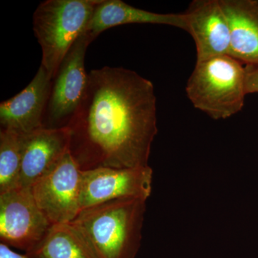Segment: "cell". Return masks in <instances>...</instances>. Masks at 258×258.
Instances as JSON below:
<instances>
[{"label": "cell", "mask_w": 258, "mask_h": 258, "mask_svg": "<svg viewBox=\"0 0 258 258\" xmlns=\"http://www.w3.org/2000/svg\"><path fill=\"white\" fill-rule=\"evenodd\" d=\"M67 127L69 152L82 171L149 166L158 133L154 84L123 68L92 70Z\"/></svg>", "instance_id": "1"}, {"label": "cell", "mask_w": 258, "mask_h": 258, "mask_svg": "<svg viewBox=\"0 0 258 258\" xmlns=\"http://www.w3.org/2000/svg\"><path fill=\"white\" fill-rule=\"evenodd\" d=\"M147 200L125 198L83 210L71 222L99 258H135L142 238Z\"/></svg>", "instance_id": "2"}, {"label": "cell", "mask_w": 258, "mask_h": 258, "mask_svg": "<svg viewBox=\"0 0 258 258\" xmlns=\"http://www.w3.org/2000/svg\"><path fill=\"white\" fill-rule=\"evenodd\" d=\"M186 93L195 108L213 119L230 118L244 106V66L230 55L197 62Z\"/></svg>", "instance_id": "3"}, {"label": "cell", "mask_w": 258, "mask_h": 258, "mask_svg": "<svg viewBox=\"0 0 258 258\" xmlns=\"http://www.w3.org/2000/svg\"><path fill=\"white\" fill-rule=\"evenodd\" d=\"M100 0H46L33 15V30L42 50L41 66L55 79L61 62L86 31Z\"/></svg>", "instance_id": "4"}, {"label": "cell", "mask_w": 258, "mask_h": 258, "mask_svg": "<svg viewBox=\"0 0 258 258\" xmlns=\"http://www.w3.org/2000/svg\"><path fill=\"white\" fill-rule=\"evenodd\" d=\"M92 42L86 31L79 37L61 62L52 81L43 127H67L81 106L88 86L85 57Z\"/></svg>", "instance_id": "5"}, {"label": "cell", "mask_w": 258, "mask_h": 258, "mask_svg": "<svg viewBox=\"0 0 258 258\" xmlns=\"http://www.w3.org/2000/svg\"><path fill=\"white\" fill-rule=\"evenodd\" d=\"M52 224L37 206L31 188H15L0 194V240L26 251L41 242Z\"/></svg>", "instance_id": "6"}, {"label": "cell", "mask_w": 258, "mask_h": 258, "mask_svg": "<svg viewBox=\"0 0 258 258\" xmlns=\"http://www.w3.org/2000/svg\"><path fill=\"white\" fill-rule=\"evenodd\" d=\"M82 172L69 151L31 186L37 206L52 224L71 223L81 212Z\"/></svg>", "instance_id": "7"}, {"label": "cell", "mask_w": 258, "mask_h": 258, "mask_svg": "<svg viewBox=\"0 0 258 258\" xmlns=\"http://www.w3.org/2000/svg\"><path fill=\"white\" fill-rule=\"evenodd\" d=\"M152 181L153 170L149 166L125 169L98 167L83 171L81 210L120 199L147 200L152 193Z\"/></svg>", "instance_id": "8"}, {"label": "cell", "mask_w": 258, "mask_h": 258, "mask_svg": "<svg viewBox=\"0 0 258 258\" xmlns=\"http://www.w3.org/2000/svg\"><path fill=\"white\" fill-rule=\"evenodd\" d=\"M185 15L196 45L197 62L230 55V26L219 0H194Z\"/></svg>", "instance_id": "9"}, {"label": "cell", "mask_w": 258, "mask_h": 258, "mask_svg": "<svg viewBox=\"0 0 258 258\" xmlns=\"http://www.w3.org/2000/svg\"><path fill=\"white\" fill-rule=\"evenodd\" d=\"M52 80L40 66L35 77L16 96L0 104L1 129L29 134L44 128L43 121Z\"/></svg>", "instance_id": "10"}, {"label": "cell", "mask_w": 258, "mask_h": 258, "mask_svg": "<svg viewBox=\"0 0 258 258\" xmlns=\"http://www.w3.org/2000/svg\"><path fill=\"white\" fill-rule=\"evenodd\" d=\"M70 130L41 128L26 134L18 184L30 188L52 170L69 151Z\"/></svg>", "instance_id": "11"}, {"label": "cell", "mask_w": 258, "mask_h": 258, "mask_svg": "<svg viewBox=\"0 0 258 258\" xmlns=\"http://www.w3.org/2000/svg\"><path fill=\"white\" fill-rule=\"evenodd\" d=\"M154 24L189 30L188 20L183 14H159L134 8L120 0H100L95 8L86 33L93 41L101 32L125 24Z\"/></svg>", "instance_id": "12"}, {"label": "cell", "mask_w": 258, "mask_h": 258, "mask_svg": "<svg viewBox=\"0 0 258 258\" xmlns=\"http://www.w3.org/2000/svg\"><path fill=\"white\" fill-rule=\"evenodd\" d=\"M230 29V55L258 64V0H219Z\"/></svg>", "instance_id": "13"}, {"label": "cell", "mask_w": 258, "mask_h": 258, "mask_svg": "<svg viewBox=\"0 0 258 258\" xmlns=\"http://www.w3.org/2000/svg\"><path fill=\"white\" fill-rule=\"evenodd\" d=\"M32 258H99L81 231L72 223L52 224Z\"/></svg>", "instance_id": "14"}, {"label": "cell", "mask_w": 258, "mask_h": 258, "mask_svg": "<svg viewBox=\"0 0 258 258\" xmlns=\"http://www.w3.org/2000/svg\"><path fill=\"white\" fill-rule=\"evenodd\" d=\"M25 135L10 129L0 131V194L17 186Z\"/></svg>", "instance_id": "15"}, {"label": "cell", "mask_w": 258, "mask_h": 258, "mask_svg": "<svg viewBox=\"0 0 258 258\" xmlns=\"http://www.w3.org/2000/svg\"><path fill=\"white\" fill-rule=\"evenodd\" d=\"M244 87L247 95L258 93V64L244 66Z\"/></svg>", "instance_id": "16"}, {"label": "cell", "mask_w": 258, "mask_h": 258, "mask_svg": "<svg viewBox=\"0 0 258 258\" xmlns=\"http://www.w3.org/2000/svg\"><path fill=\"white\" fill-rule=\"evenodd\" d=\"M0 258H32L28 254H19L7 244L0 243Z\"/></svg>", "instance_id": "17"}]
</instances>
